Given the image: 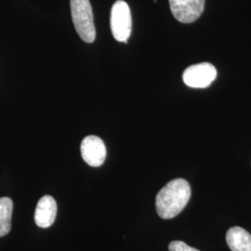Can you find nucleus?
<instances>
[{
    "label": "nucleus",
    "mask_w": 251,
    "mask_h": 251,
    "mask_svg": "<svg viewBox=\"0 0 251 251\" xmlns=\"http://www.w3.org/2000/svg\"><path fill=\"white\" fill-rule=\"evenodd\" d=\"M191 195V186L186 179H172L156 196L155 206L157 214L165 220L179 215L188 204Z\"/></svg>",
    "instance_id": "obj_1"
},
{
    "label": "nucleus",
    "mask_w": 251,
    "mask_h": 251,
    "mask_svg": "<svg viewBox=\"0 0 251 251\" xmlns=\"http://www.w3.org/2000/svg\"><path fill=\"white\" fill-rule=\"evenodd\" d=\"M73 23L76 33L87 43L94 42L96 29L90 0H70Z\"/></svg>",
    "instance_id": "obj_2"
},
{
    "label": "nucleus",
    "mask_w": 251,
    "mask_h": 251,
    "mask_svg": "<svg viewBox=\"0 0 251 251\" xmlns=\"http://www.w3.org/2000/svg\"><path fill=\"white\" fill-rule=\"evenodd\" d=\"M111 30L118 42L126 43L131 34L132 20L128 5L123 0H117L111 9Z\"/></svg>",
    "instance_id": "obj_3"
},
{
    "label": "nucleus",
    "mask_w": 251,
    "mask_h": 251,
    "mask_svg": "<svg viewBox=\"0 0 251 251\" xmlns=\"http://www.w3.org/2000/svg\"><path fill=\"white\" fill-rule=\"evenodd\" d=\"M216 76L215 66L211 63H202L191 65L185 69L182 75V79L190 88L204 89L215 80Z\"/></svg>",
    "instance_id": "obj_4"
},
{
    "label": "nucleus",
    "mask_w": 251,
    "mask_h": 251,
    "mask_svg": "<svg viewBox=\"0 0 251 251\" xmlns=\"http://www.w3.org/2000/svg\"><path fill=\"white\" fill-rule=\"evenodd\" d=\"M171 12L180 23L191 24L204 11L205 0H169Z\"/></svg>",
    "instance_id": "obj_5"
},
{
    "label": "nucleus",
    "mask_w": 251,
    "mask_h": 251,
    "mask_svg": "<svg viewBox=\"0 0 251 251\" xmlns=\"http://www.w3.org/2000/svg\"><path fill=\"white\" fill-rule=\"evenodd\" d=\"M81 155L90 167L101 166L106 158V147L103 141L94 135L87 136L81 143Z\"/></svg>",
    "instance_id": "obj_6"
},
{
    "label": "nucleus",
    "mask_w": 251,
    "mask_h": 251,
    "mask_svg": "<svg viewBox=\"0 0 251 251\" xmlns=\"http://www.w3.org/2000/svg\"><path fill=\"white\" fill-rule=\"evenodd\" d=\"M57 215V203L52 197L40 198L35 211V222L40 228H49L53 225Z\"/></svg>",
    "instance_id": "obj_7"
},
{
    "label": "nucleus",
    "mask_w": 251,
    "mask_h": 251,
    "mask_svg": "<svg viewBox=\"0 0 251 251\" xmlns=\"http://www.w3.org/2000/svg\"><path fill=\"white\" fill-rule=\"evenodd\" d=\"M226 242L232 251H251V234L241 227L229 229Z\"/></svg>",
    "instance_id": "obj_8"
},
{
    "label": "nucleus",
    "mask_w": 251,
    "mask_h": 251,
    "mask_svg": "<svg viewBox=\"0 0 251 251\" xmlns=\"http://www.w3.org/2000/svg\"><path fill=\"white\" fill-rule=\"evenodd\" d=\"M13 202L9 198H0V237L8 234L11 229Z\"/></svg>",
    "instance_id": "obj_9"
},
{
    "label": "nucleus",
    "mask_w": 251,
    "mask_h": 251,
    "mask_svg": "<svg viewBox=\"0 0 251 251\" xmlns=\"http://www.w3.org/2000/svg\"><path fill=\"white\" fill-rule=\"evenodd\" d=\"M169 251H199L197 249H194L188 246L182 241H172L169 245Z\"/></svg>",
    "instance_id": "obj_10"
}]
</instances>
